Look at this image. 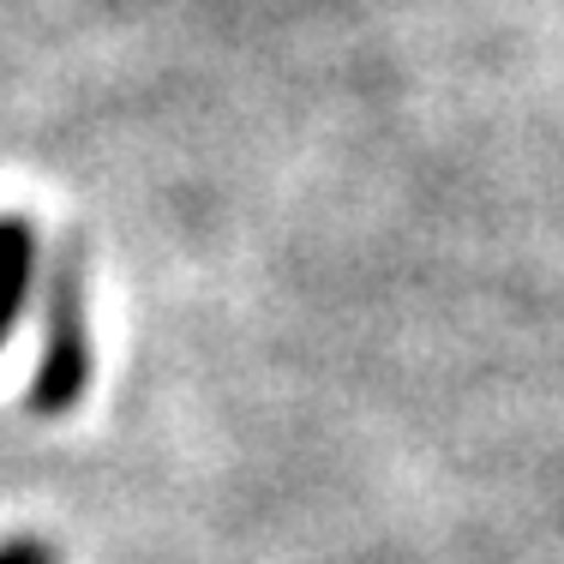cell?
Returning a JSON list of instances; mask_svg holds the SVG:
<instances>
[{
	"label": "cell",
	"mask_w": 564,
	"mask_h": 564,
	"mask_svg": "<svg viewBox=\"0 0 564 564\" xmlns=\"http://www.w3.org/2000/svg\"><path fill=\"white\" fill-rule=\"evenodd\" d=\"M90 391V318H85V252L66 240L55 276H48V337L43 360L31 379V414L36 421H61L73 414Z\"/></svg>",
	"instance_id": "cell-1"
},
{
	"label": "cell",
	"mask_w": 564,
	"mask_h": 564,
	"mask_svg": "<svg viewBox=\"0 0 564 564\" xmlns=\"http://www.w3.org/2000/svg\"><path fill=\"white\" fill-rule=\"evenodd\" d=\"M31 276H36V228L24 217H0V348H7L19 313L31 306Z\"/></svg>",
	"instance_id": "cell-2"
},
{
	"label": "cell",
	"mask_w": 564,
	"mask_h": 564,
	"mask_svg": "<svg viewBox=\"0 0 564 564\" xmlns=\"http://www.w3.org/2000/svg\"><path fill=\"white\" fill-rule=\"evenodd\" d=\"M0 564H55V546L19 534V541H0Z\"/></svg>",
	"instance_id": "cell-3"
}]
</instances>
